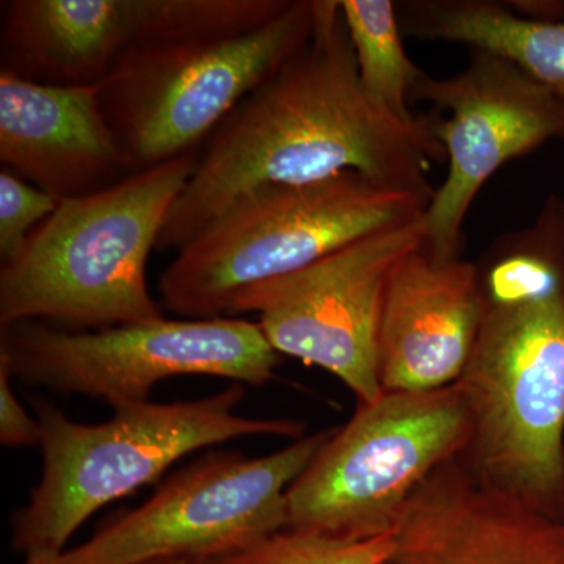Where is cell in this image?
Listing matches in <instances>:
<instances>
[{
	"label": "cell",
	"instance_id": "obj_18",
	"mask_svg": "<svg viewBox=\"0 0 564 564\" xmlns=\"http://www.w3.org/2000/svg\"><path fill=\"white\" fill-rule=\"evenodd\" d=\"M393 549V533L370 540H345L284 529L202 564H388Z\"/></svg>",
	"mask_w": 564,
	"mask_h": 564
},
{
	"label": "cell",
	"instance_id": "obj_5",
	"mask_svg": "<svg viewBox=\"0 0 564 564\" xmlns=\"http://www.w3.org/2000/svg\"><path fill=\"white\" fill-rule=\"evenodd\" d=\"M485 303L456 381L473 419L463 462L484 484L564 522V285Z\"/></svg>",
	"mask_w": 564,
	"mask_h": 564
},
{
	"label": "cell",
	"instance_id": "obj_6",
	"mask_svg": "<svg viewBox=\"0 0 564 564\" xmlns=\"http://www.w3.org/2000/svg\"><path fill=\"white\" fill-rule=\"evenodd\" d=\"M317 0L240 35L140 44L99 85L107 121L135 172L195 152L311 39Z\"/></svg>",
	"mask_w": 564,
	"mask_h": 564
},
{
	"label": "cell",
	"instance_id": "obj_16",
	"mask_svg": "<svg viewBox=\"0 0 564 564\" xmlns=\"http://www.w3.org/2000/svg\"><path fill=\"white\" fill-rule=\"evenodd\" d=\"M397 11L406 35L491 52L564 96V21L522 17L488 0H415Z\"/></svg>",
	"mask_w": 564,
	"mask_h": 564
},
{
	"label": "cell",
	"instance_id": "obj_23",
	"mask_svg": "<svg viewBox=\"0 0 564 564\" xmlns=\"http://www.w3.org/2000/svg\"><path fill=\"white\" fill-rule=\"evenodd\" d=\"M389 564V563H388Z\"/></svg>",
	"mask_w": 564,
	"mask_h": 564
},
{
	"label": "cell",
	"instance_id": "obj_10",
	"mask_svg": "<svg viewBox=\"0 0 564 564\" xmlns=\"http://www.w3.org/2000/svg\"><path fill=\"white\" fill-rule=\"evenodd\" d=\"M422 217L362 237L259 289L239 315L258 313L274 350L336 375L358 403L375 402L383 393L378 332L386 284L397 263L422 247Z\"/></svg>",
	"mask_w": 564,
	"mask_h": 564
},
{
	"label": "cell",
	"instance_id": "obj_19",
	"mask_svg": "<svg viewBox=\"0 0 564 564\" xmlns=\"http://www.w3.org/2000/svg\"><path fill=\"white\" fill-rule=\"evenodd\" d=\"M62 199L2 169L0 172V261L20 258L32 234L57 210Z\"/></svg>",
	"mask_w": 564,
	"mask_h": 564
},
{
	"label": "cell",
	"instance_id": "obj_4",
	"mask_svg": "<svg viewBox=\"0 0 564 564\" xmlns=\"http://www.w3.org/2000/svg\"><path fill=\"white\" fill-rule=\"evenodd\" d=\"M243 384L191 402L137 403L102 423H80L51 403H33L41 426L43 473L13 519L18 551H63L90 516L204 447L248 436L300 437L304 423L236 414Z\"/></svg>",
	"mask_w": 564,
	"mask_h": 564
},
{
	"label": "cell",
	"instance_id": "obj_22",
	"mask_svg": "<svg viewBox=\"0 0 564 564\" xmlns=\"http://www.w3.org/2000/svg\"><path fill=\"white\" fill-rule=\"evenodd\" d=\"M135 564H202V562L193 558H182V556H165V558H152Z\"/></svg>",
	"mask_w": 564,
	"mask_h": 564
},
{
	"label": "cell",
	"instance_id": "obj_15",
	"mask_svg": "<svg viewBox=\"0 0 564 564\" xmlns=\"http://www.w3.org/2000/svg\"><path fill=\"white\" fill-rule=\"evenodd\" d=\"M0 162L58 199L137 173L104 113L99 85H43L7 70H0Z\"/></svg>",
	"mask_w": 564,
	"mask_h": 564
},
{
	"label": "cell",
	"instance_id": "obj_20",
	"mask_svg": "<svg viewBox=\"0 0 564 564\" xmlns=\"http://www.w3.org/2000/svg\"><path fill=\"white\" fill-rule=\"evenodd\" d=\"M11 373L0 366V443L6 447H40L41 426L18 400Z\"/></svg>",
	"mask_w": 564,
	"mask_h": 564
},
{
	"label": "cell",
	"instance_id": "obj_3",
	"mask_svg": "<svg viewBox=\"0 0 564 564\" xmlns=\"http://www.w3.org/2000/svg\"><path fill=\"white\" fill-rule=\"evenodd\" d=\"M433 193L356 172L251 193L177 251L159 284L162 302L191 321L236 318L259 289L422 217Z\"/></svg>",
	"mask_w": 564,
	"mask_h": 564
},
{
	"label": "cell",
	"instance_id": "obj_14",
	"mask_svg": "<svg viewBox=\"0 0 564 564\" xmlns=\"http://www.w3.org/2000/svg\"><path fill=\"white\" fill-rule=\"evenodd\" d=\"M477 265L436 259L423 247L389 276L378 332L383 392H429L462 377L484 323Z\"/></svg>",
	"mask_w": 564,
	"mask_h": 564
},
{
	"label": "cell",
	"instance_id": "obj_2",
	"mask_svg": "<svg viewBox=\"0 0 564 564\" xmlns=\"http://www.w3.org/2000/svg\"><path fill=\"white\" fill-rule=\"evenodd\" d=\"M199 152L62 199L28 247L0 270V325L39 321L104 329L162 321L147 265Z\"/></svg>",
	"mask_w": 564,
	"mask_h": 564
},
{
	"label": "cell",
	"instance_id": "obj_21",
	"mask_svg": "<svg viewBox=\"0 0 564 564\" xmlns=\"http://www.w3.org/2000/svg\"><path fill=\"white\" fill-rule=\"evenodd\" d=\"M24 564H68L65 551H55V549H39V551L25 554Z\"/></svg>",
	"mask_w": 564,
	"mask_h": 564
},
{
	"label": "cell",
	"instance_id": "obj_11",
	"mask_svg": "<svg viewBox=\"0 0 564 564\" xmlns=\"http://www.w3.org/2000/svg\"><path fill=\"white\" fill-rule=\"evenodd\" d=\"M411 101L448 111L436 118L448 173L423 212V245L433 258H459L463 223L497 170L551 139H564V96L510 61L473 50L462 73L445 79L423 74Z\"/></svg>",
	"mask_w": 564,
	"mask_h": 564
},
{
	"label": "cell",
	"instance_id": "obj_12",
	"mask_svg": "<svg viewBox=\"0 0 564 564\" xmlns=\"http://www.w3.org/2000/svg\"><path fill=\"white\" fill-rule=\"evenodd\" d=\"M392 533L389 564H564V522L484 484L462 456L419 486Z\"/></svg>",
	"mask_w": 564,
	"mask_h": 564
},
{
	"label": "cell",
	"instance_id": "obj_9",
	"mask_svg": "<svg viewBox=\"0 0 564 564\" xmlns=\"http://www.w3.org/2000/svg\"><path fill=\"white\" fill-rule=\"evenodd\" d=\"M334 430L300 437L272 455L212 452L172 475L148 502L66 552L68 564L198 560L289 529L288 491Z\"/></svg>",
	"mask_w": 564,
	"mask_h": 564
},
{
	"label": "cell",
	"instance_id": "obj_7",
	"mask_svg": "<svg viewBox=\"0 0 564 564\" xmlns=\"http://www.w3.org/2000/svg\"><path fill=\"white\" fill-rule=\"evenodd\" d=\"M470 436L473 419L456 383L358 403L289 488V529L345 540L392 533L419 486L462 456Z\"/></svg>",
	"mask_w": 564,
	"mask_h": 564
},
{
	"label": "cell",
	"instance_id": "obj_8",
	"mask_svg": "<svg viewBox=\"0 0 564 564\" xmlns=\"http://www.w3.org/2000/svg\"><path fill=\"white\" fill-rule=\"evenodd\" d=\"M0 366L24 383L118 410L150 402L155 384L184 375L258 388L272 380L278 351L258 323L240 318H162L93 333L28 321L2 328Z\"/></svg>",
	"mask_w": 564,
	"mask_h": 564
},
{
	"label": "cell",
	"instance_id": "obj_1",
	"mask_svg": "<svg viewBox=\"0 0 564 564\" xmlns=\"http://www.w3.org/2000/svg\"><path fill=\"white\" fill-rule=\"evenodd\" d=\"M436 118L403 124L364 90L340 0H317L311 39L218 126L170 209L158 250L180 251L245 196L347 172L433 193Z\"/></svg>",
	"mask_w": 564,
	"mask_h": 564
},
{
	"label": "cell",
	"instance_id": "obj_17",
	"mask_svg": "<svg viewBox=\"0 0 564 564\" xmlns=\"http://www.w3.org/2000/svg\"><path fill=\"white\" fill-rule=\"evenodd\" d=\"M340 9L367 96L403 124H419L423 117L410 109L411 91L425 73L404 51L395 3L340 0Z\"/></svg>",
	"mask_w": 564,
	"mask_h": 564
},
{
	"label": "cell",
	"instance_id": "obj_13",
	"mask_svg": "<svg viewBox=\"0 0 564 564\" xmlns=\"http://www.w3.org/2000/svg\"><path fill=\"white\" fill-rule=\"evenodd\" d=\"M180 0H7L2 70L57 87L101 84L140 44L177 41Z\"/></svg>",
	"mask_w": 564,
	"mask_h": 564
}]
</instances>
